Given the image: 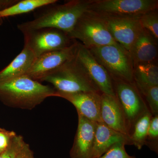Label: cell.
<instances>
[{"instance_id": "52a82bcc", "label": "cell", "mask_w": 158, "mask_h": 158, "mask_svg": "<svg viewBox=\"0 0 158 158\" xmlns=\"http://www.w3.org/2000/svg\"><path fill=\"white\" fill-rule=\"evenodd\" d=\"M111 79L115 95L124 112L130 137L136 122L149 110L135 83Z\"/></svg>"}, {"instance_id": "5b68a950", "label": "cell", "mask_w": 158, "mask_h": 158, "mask_svg": "<svg viewBox=\"0 0 158 158\" xmlns=\"http://www.w3.org/2000/svg\"><path fill=\"white\" fill-rule=\"evenodd\" d=\"M89 50L111 78L135 83L134 66L131 55L120 45L102 46Z\"/></svg>"}, {"instance_id": "f546056e", "label": "cell", "mask_w": 158, "mask_h": 158, "mask_svg": "<svg viewBox=\"0 0 158 158\" xmlns=\"http://www.w3.org/2000/svg\"></svg>"}, {"instance_id": "4fadbf2b", "label": "cell", "mask_w": 158, "mask_h": 158, "mask_svg": "<svg viewBox=\"0 0 158 158\" xmlns=\"http://www.w3.org/2000/svg\"><path fill=\"white\" fill-rule=\"evenodd\" d=\"M78 123L73 145L70 151L71 158H90L93 149L96 123L78 114Z\"/></svg>"}, {"instance_id": "9a60e30c", "label": "cell", "mask_w": 158, "mask_h": 158, "mask_svg": "<svg viewBox=\"0 0 158 158\" xmlns=\"http://www.w3.org/2000/svg\"><path fill=\"white\" fill-rule=\"evenodd\" d=\"M120 142L132 145L129 138L110 128L102 122L96 123V129L93 149L90 158H98Z\"/></svg>"}, {"instance_id": "3957f363", "label": "cell", "mask_w": 158, "mask_h": 158, "mask_svg": "<svg viewBox=\"0 0 158 158\" xmlns=\"http://www.w3.org/2000/svg\"><path fill=\"white\" fill-rule=\"evenodd\" d=\"M43 81L51 83L54 86V89L59 92L101 93L77 60L75 54L72 58L56 70L43 79L41 82Z\"/></svg>"}, {"instance_id": "d6986e66", "label": "cell", "mask_w": 158, "mask_h": 158, "mask_svg": "<svg viewBox=\"0 0 158 158\" xmlns=\"http://www.w3.org/2000/svg\"><path fill=\"white\" fill-rule=\"evenodd\" d=\"M58 2L57 0H19L14 5L0 11V19L28 13Z\"/></svg>"}, {"instance_id": "7a4b0ae2", "label": "cell", "mask_w": 158, "mask_h": 158, "mask_svg": "<svg viewBox=\"0 0 158 158\" xmlns=\"http://www.w3.org/2000/svg\"><path fill=\"white\" fill-rule=\"evenodd\" d=\"M51 97H58L54 88L26 76L0 82V99L11 107L32 110Z\"/></svg>"}, {"instance_id": "f1b7e54d", "label": "cell", "mask_w": 158, "mask_h": 158, "mask_svg": "<svg viewBox=\"0 0 158 158\" xmlns=\"http://www.w3.org/2000/svg\"><path fill=\"white\" fill-rule=\"evenodd\" d=\"M3 151H2L0 150V154Z\"/></svg>"}, {"instance_id": "ac0fdd59", "label": "cell", "mask_w": 158, "mask_h": 158, "mask_svg": "<svg viewBox=\"0 0 158 158\" xmlns=\"http://www.w3.org/2000/svg\"><path fill=\"white\" fill-rule=\"evenodd\" d=\"M134 81L138 90L158 86V67L156 62L134 67Z\"/></svg>"}, {"instance_id": "44dd1931", "label": "cell", "mask_w": 158, "mask_h": 158, "mask_svg": "<svg viewBox=\"0 0 158 158\" xmlns=\"http://www.w3.org/2000/svg\"><path fill=\"white\" fill-rule=\"evenodd\" d=\"M142 27L149 32L156 39L158 38V9L144 13L139 17Z\"/></svg>"}, {"instance_id": "30bf717a", "label": "cell", "mask_w": 158, "mask_h": 158, "mask_svg": "<svg viewBox=\"0 0 158 158\" xmlns=\"http://www.w3.org/2000/svg\"><path fill=\"white\" fill-rule=\"evenodd\" d=\"M77 42L76 40L67 48L49 52L37 57L24 76L37 81L41 82L44 78L73 56Z\"/></svg>"}, {"instance_id": "e0dca14e", "label": "cell", "mask_w": 158, "mask_h": 158, "mask_svg": "<svg viewBox=\"0 0 158 158\" xmlns=\"http://www.w3.org/2000/svg\"><path fill=\"white\" fill-rule=\"evenodd\" d=\"M36 59L34 53L24 46L22 51L13 61L0 71V82L24 76Z\"/></svg>"}, {"instance_id": "7c38bea8", "label": "cell", "mask_w": 158, "mask_h": 158, "mask_svg": "<svg viewBox=\"0 0 158 158\" xmlns=\"http://www.w3.org/2000/svg\"><path fill=\"white\" fill-rule=\"evenodd\" d=\"M57 92L58 97L67 100L75 107L78 114L94 122H102L101 118V93L96 92Z\"/></svg>"}, {"instance_id": "8992f818", "label": "cell", "mask_w": 158, "mask_h": 158, "mask_svg": "<svg viewBox=\"0 0 158 158\" xmlns=\"http://www.w3.org/2000/svg\"><path fill=\"white\" fill-rule=\"evenodd\" d=\"M158 8V0H90L88 11L105 18L131 17Z\"/></svg>"}, {"instance_id": "4316f807", "label": "cell", "mask_w": 158, "mask_h": 158, "mask_svg": "<svg viewBox=\"0 0 158 158\" xmlns=\"http://www.w3.org/2000/svg\"><path fill=\"white\" fill-rule=\"evenodd\" d=\"M16 158H34V152L28 144L25 142Z\"/></svg>"}, {"instance_id": "ba28073f", "label": "cell", "mask_w": 158, "mask_h": 158, "mask_svg": "<svg viewBox=\"0 0 158 158\" xmlns=\"http://www.w3.org/2000/svg\"><path fill=\"white\" fill-rule=\"evenodd\" d=\"M23 34L24 46L31 50L36 58L49 52L67 48L76 41L64 31L51 28L37 29Z\"/></svg>"}, {"instance_id": "6da1fadb", "label": "cell", "mask_w": 158, "mask_h": 158, "mask_svg": "<svg viewBox=\"0 0 158 158\" xmlns=\"http://www.w3.org/2000/svg\"><path fill=\"white\" fill-rule=\"evenodd\" d=\"M90 0H72L60 5L51 4L32 20L17 26L22 33L37 29L51 28L68 34L73 31L79 19L88 11Z\"/></svg>"}, {"instance_id": "d4e9b609", "label": "cell", "mask_w": 158, "mask_h": 158, "mask_svg": "<svg viewBox=\"0 0 158 158\" xmlns=\"http://www.w3.org/2000/svg\"><path fill=\"white\" fill-rule=\"evenodd\" d=\"M126 145L123 142L117 143L98 158H136L127 153L125 147Z\"/></svg>"}, {"instance_id": "5bb4252c", "label": "cell", "mask_w": 158, "mask_h": 158, "mask_svg": "<svg viewBox=\"0 0 158 158\" xmlns=\"http://www.w3.org/2000/svg\"><path fill=\"white\" fill-rule=\"evenodd\" d=\"M101 118L108 127L130 139L124 112L116 96L102 94Z\"/></svg>"}, {"instance_id": "603a6c76", "label": "cell", "mask_w": 158, "mask_h": 158, "mask_svg": "<svg viewBox=\"0 0 158 158\" xmlns=\"http://www.w3.org/2000/svg\"><path fill=\"white\" fill-rule=\"evenodd\" d=\"M145 145L150 149L158 153V115L152 116L151 119Z\"/></svg>"}, {"instance_id": "277c9868", "label": "cell", "mask_w": 158, "mask_h": 158, "mask_svg": "<svg viewBox=\"0 0 158 158\" xmlns=\"http://www.w3.org/2000/svg\"><path fill=\"white\" fill-rule=\"evenodd\" d=\"M69 35L74 40H80L88 49L118 45L109 32L106 19L88 10L79 19Z\"/></svg>"}, {"instance_id": "83f0119b", "label": "cell", "mask_w": 158, "mask_h": 158, "mask_svg": "<svg viewBox=\"0 0 158 158\" xmlns=\"http://www.w3.org/2000/svg\"><path fill=\"white\" fill-rule=\"evenodd\" d=\"M19 0L0 1V11L14 5L15 3L17 2Z\"/></svg>"}, {"instance_id": "ffe728a7", "label": "cell", "mask_w": 158, "mask_h": 158, "mask_svg": "<svg viewBox=\"0 0 158 158\" xmlns=\"http://www.w3.org/2000/svg\"><path fill=\"white\" fill-rule=\"evenodd\" d=\"M152 115L147 112L136 122L130 135L132 145H135L138 149H141L145 145L151 119Z\"/></svg>"}, {"instance_id": "9c48e42d", "label": "cell", "mask_w": 158, "mask_h": 158, "mask_svg": "<svg viewBox=\"0 0 158 158\" xmlns=\"http://www.w3.org/2000/svg\"><path fill=\"white\" fill-rule=\"evenodd\" d=\"M75 56L101 93L116 96L110 74L97 61L89 49L78 41Z\"/></svg>"}, {"instance_id": "cb8c5ba5", "label": "cell", "mask_w": 158, "mask_h": 158, "mask_svg": "<svg viewBox=\"0 0 158 158\" xmlns=\"http://www.w3.org/2000/svg\"><path fill=\"white\" fill-rule=\"evenodd\" d=\"M25 142L22 136L16 135L8 147L0 154V158H16Z\"/></svg>"}, {"instance_id": "7402d4cb", "label": "cell", "mask_w": 158, "mask_h": 158, "mask_svg": "<svg viewBox=\"0 0 158 158\" xmlns=\"http://www.w3.org/2000/svg\"><path fill=\"white\" fill-rule=\"evenodd\" d=\"M138 90L145 98L144 100L152 116L158 115V86Z\"/></svg>"}, {"instance_id": "484cf974", "label": "cell", "mask_w": 158, "mask_h": 158, "mask_svg": "<svg viewBox=\"0 0 158 158\" xmlns=\"http://www.w3.org/2000/svg\"><path fill=\"white\" fill-rule=\"evenodd\" d=\"M16 134L13 131L0 129V150L3 151L6 149L10 142L16 135Z\"/></svg>"}, {"instance_id": "2e32d148", "label": "cell", "mask_w": 158, "mask_h": 158, "mask_svg": "<svg viewBox=\"0 0 158 158\" xmlns=\"http://www.w3.org/2000/svg\"><path fill=\"white\" fill-rule=\"evenodd\" d=\"M157 40L143 29L130 52L134 67L139 64L155 62L158 55Z\"/></svg>"}, {"instance_id": "8fae6325", "label": "cell", "mask_w": 158, "mask_h": 158, "mask_svg": "<svg viewBox=\"0 0 158 158\" xmlns=\"http://www.w3.org/2000/svg\"><path fill=\"white\" fill-rule=\"evenodd\" d=\"M140 16L104 17L113 39L129 53L143 30L139 21Z\"/></svg>"}]
</instances>
